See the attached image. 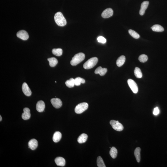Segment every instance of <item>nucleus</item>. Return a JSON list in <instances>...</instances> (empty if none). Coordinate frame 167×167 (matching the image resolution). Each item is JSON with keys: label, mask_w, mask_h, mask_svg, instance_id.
Segmentation results:
<instances>
[{"label": "nucleus", "mask_w": 167, "mask_h": 167, "mask_svg": "<svg viewBox=\"0 0 167 167\" xmlns=\"http://www.w3.org/2000/svg\"><path fill=\"white\" fill-rule=\"evenodd\" d=\"M54 19L55 22L59 26H64L66 25V19L61 12H57L55 14Z\"/></svg>", "instance_id": "1"}, {"label": "nucleus", "mask_w": 167, "mask_h": 167, "mask_svg": "<svg viewBox=\"0 0 167 167\" xmlns=\"http://www.w3.org/2000/svg\"><path fill=\"white\" fill-rule=\"evenodd\" d=\"M85 57V55L83 53L76 54L71 61V64L72 66H76L83 61L84 60Z\"/></svg>", "instance_id": "2"}, {"label": "nucleus", "mask_w": 167, "mask_h": 167, "mask_svg": "<svg viewBox=\"0 0 167 167\" xmlns=\"http://www.w3.org/2000/svg\"><path fill=\"white\" fill-rule=\"evenodd\" d=\"M98 61V59L96 57L92 58L85 63L83 65V67L86 69H92L95 66Z\"/></svg>", "instance_id": "3"}, {"label": "nucleus", "mask_w": 167, "mask_h": 167, "mask_svg": "<svg viewBox=\"0 0 167 167\" xmlns=\"http://www.w3.org/2000/svg\"><path fill=\"white\" fill-rule=\"evenodd\" d=\"M88 104L87 103L83 102L78 104L75 109L76 113L78 114L82 113L88 108Z\"/></svg>", "instance_id": "4"}, {"label": "nucleus", "mask_w": 167, "mask_h": 167, "mask_svg": "<svg viewBox=\"0 0 167 167\" xmlns=\"http://www.w3.org/2000/svg\"><path fill=\"white\" fill-rule=\"evenodd\" d=\"M110 124L114 130L118 131H121L124 129V127L118 121L111 120Z\"/></svg>", "instance_id": "5"}, {"label": "nucleus", "mask_w": 167, "mask_h": 167, "mask_svg": "<svg viewBox=\"0 0 167 167\" xmlns=\"http://www.w3.org/2000/svg\"><path fill=\"white\" fill-rule=\"evenodd\" d=\"M128 83L133 93H137L138 92V87L135 82L133 80L129 79L128 80Z\"/></svg>", "instance_id": "6"}, {"label": "nucleus", "mask_w": 167, "mask_h": 167, "mask_svg": "<svg viewBox=\"0 0 167 167\" xmlns=\"http://www.w3.org/2000/svg\"><path fill=\"white\" fill-rule=\"evenodd\" d=\"M51 101L53 106L56 108H60L62 106V101L60 99L57 98H52Z\"/></svg>", "instance_id": "7"}, {"label": "nucleus", "mask_w": 167, "mask_h": 167, "mask_svg": "<svg viewBox=\"0 0 167 167\" xmlns=\"http://www.w3.org/2000/svg\"><path fill=\"white\" fill-rule=\"evenodd\" d=\"M18 38L24 40H26L29 38V35L26 31L24 30L19 31L16 34Z\"/></svg>", "instance_id": "8"}, {"label": "nucleus", "mask_w": 167, "mask_h": 167, "mask_svg": "<svg viewBox=\"0 0 167 167\" xmlns=\"http://www.w3.org/2000/svg\"><path fill=\"white\" fill-rule=\"evenodd\" d=\"M22 89L23 92L26 96H30L31 95V91L26 83H23L22 87Z\"/></svg>", "instance_id": "9"}, {"label": "nucleus", "mask_w": 167, "mask_h": 167, "mask_svg": "<svg viewBox=\"0 0 167 167\" xmlns=\"http://www.w3.org/2000/svg\"><path fill=\"white\" fill-rule=\"evenodd\" d=\"M113 11L111 8H107L104 10L101 14V16L104 18H107L112 16Z\"/></svg>", "instance_id": "10"}, {"label": "nucleus", "mask_w": 167, "mask_h": 167, "mask_svg": "<svg viewBox=\"0 0 167 167\" xmlns=\"http://www.w3.org/2000/svg\"><path fill=\"white\" fill-rule=\"evenodd\" d=\"M149 3V2L148 1H144L142 3L139 12L140 15L141 16H143L144 14L145 11L148 7Z\"/></svg>", "instance_id": "11"}, {"label": "nucleus", "mask_w": 167, "mask_h": 167, "mask_svg": "<svg viewBox=\"0 0 167 167\" xmlns=\"http://www.w3.org/2000/svg\"><path fill=\"white\" fill-rule=\"evenodd\" d=\"M45 107V103L43 101H39L37 102L36 108L38 112H42L44 111Z\"/></svg>", "instance_id": "12"}, {"label": "nucleus", "mask_w": 167, "mask_h": 167, "mask_svg": "<svg viewBox=\"0 0 167 167\" xmlns=\"http://www.w3.org/2000/svg\"><path fill=\"white\" fill-rule=\"evenodd\" d=\"M24 113L22 115V118L24 120H28L31 117L30 110L28 108H25L23 109Z\"/></svg>", "instance_id": "13"}, {"label": "nucleus", "mask_w": 167, "mask_h": 167, "mask_svg": "<svg viewBox=\"0 0 167 167\" xmlns=\"http://www.w3.org/2000/svg\"><path fill=\"white\" fill-rule=\"evenodd\" d=\"M29 148L32 150H35L38 146V142L36 140L33 139L28 142Z\"/></svg>", "instance_id": "14"}, {"label": "nucleus", "mask_w": 167, "mask_h": 167, "mask_svg": "<svg viewBox=\"0 0 167 167\" xmlns=\"http://www.w3.org/2000/svg\"><path fill=\"white\" fill-rule=\"evenodd\" d=\"M55 162L58 166L64 167L66 164L65 159L62 157H58L55 159Z\"/></svg>", "instance_id": "15"}, {"label": "nucleus", "mask_w": 167, "mask_h": 167, "mask_svg": "<svg viewBox=\"0 0 167 167\" xmlns=\"http://www.w3.org/2000/svg\"><path fill=\"white\" fill-rule=\"evenodd\" d=\"M107 71V69L106 68H102L100 66L96 69L94 73L96 74H98L100 76H103L106 74Z\"/></svg>", "instance_id": "16"}, {"label": "nucleus", "mask_w": 167, "mask_h": 167, "mask_svg": "<svg viewBox=\"0 0 167 167\" xmlns=\"http://www.w3.org/2000/svg\"><path fill=\"white\" fill-rule=\"evenodd\" d=\"M62 137V134L60 132L57 131L54 134L53 137V140L54 142L57 143L61 140Z\"/></svg>", "instance_id": "17"}, {"label": "nucleus", "mask_w": 167, "mask_h": 167, "mask_svg": "<svg viewBox=\"0 0 167 167\" xmlns=\"http://www.w3.org/2000/svg\"><path fill=\"white\" fill-rule=\"evenodd\" d=\"M88 138V136L86 134L83 133L79 136L78 138V142L80 144L84 143L86 142Z\"/></svg>", "instance_id": "18"}, {"label": "nucleus", "mask_w": 167, "mask_h": 167, "mask_svg": "<svg viewBox=\"0 0 167 167\" xmlns=\"http://www.w3.org/2000/svg\"><path fill=\"white\" fill-rule=\"evenodd\" d=\"M141 149L137 147L136 149L134 151V155L137 162L139 163L141 161Z\"/></svg>", "instance_id": "19"}, {"label": "nucleus", "mask_w": 167, "mask_h": 167, "mask_svg": "<svg viewBox=\"0 0 167 167\" xmlns=\"http://www.w3.org/2000/svg\"><path fill=\"white\" fill-rule=\"evenodd\" d=\"M125 57L124 56H122L119 57L116 61V64L117 66L121 67L124 65L125 61Z\"/></svg>", "instance_id": "20"}, {"label": "nucleus", "mask_w": 167, "mask_h": 167, "mask_svg": "<svg viewBox=\"0 0 167 167\" xmlns=\"http://www.w3.org/2000/svg\"><path fill=\"white\" fill-rule=\"evenodd\" d=\"M153 31L157 32H162L164 31V29L162 26L159 25H155L151 27Z\"/></svg>", "instance_id": "21"}, {"label": "nucleus", "mask_w": 167, "mask_h": 167, "mask_svg": "<svg viewBox=\"0 0 167 167\" xmlns=\"http://www.w3.org/2000/svg\"><path fill=\"white\" fill-rule=\"evenodd\" d=\"M47 60L49 62L50 66L51 67H55L58 63V61L57 59L54 57L48 58Z\"/></svg>", "instance_id": "22"}, {"label": "nucleus", "mask_w": 167, "mask_h": 167, "mask_svg": "<svg viewBox=\"0 0 167 167\" xmlns=\"http://www.w3.org/2000/svg\"><path fill=\"white\" fill-rule=\"evenodd\" d=\"M117 153V150L115 147H113L111 148L110 152V156L113 159L116 158Z\"/></svg>", "instance_id": "23"}, {"label": "nucleus", "mask_w": 167, "mask_h": 167, "mask_svg": "<svg viewBox=\"0 0 167 167\" xmlns=\"http://www.w3.org/2000/svg\"><path fill=\"white\" fill-rule=\"evenodd\" d=\"M65 84L69 88H71L74 87L75 85L74 79L73 78H70L69 80L65 82Z\"/></svg>", "instance_id": "24"}, {"label": "nucleus", "mask_w": 167, "mask_h": 167, "mask_svg": "<svg viewBox=\"0 0 167 167\" xmlns=\"http://www.w3.org/2000/svg\"><path fill=\"white\" fill-rule=\"evenodd\" d=\"M53 54L56 56H59L62 54L63 50L61 49H54L52 50Z\"/></svg>", "instance_id": "25"}, {"label": "nucleus", "mask_w": 167, "mask_h": 167, "mask_svg": "<svg viewBox=\"0 0 167 167\" xmlns=\"http://www.w3.org/2000/svg\"><path fill=\"white\" fill-rule=\"evenodd\" d=\"M74 82H75V85L79 86L80 85L81 83L84 84L85 83V81L83 78L80 77H78L74 79Z\"/></svg>", "instance_id": "26"}, {"label": "nucleus", "mask_w": 167, "mask_h": 167, "mask_svg": "<svg viewBox=\"0 0 167 167\" xmlns=\"http://www.w3.org/2000/svg\"><path fill=\"white\" fill-rule=\"evenodd\" d=\"M134 74L137 78H141L142 77V74L141 69L138 67H136L135 69Z\"/></svg>", "instance_id": "27"}, {"label": "nucleus", "mask_w": 167, "mask_h": 167, "mask_svg": "<svg viewBox=\"0 0 167 167\" xmlns=\"http://www.w3.org/2000/svg\"><path fill=\"white\" fill-rule=\"evenodd\" d=\"M97 165L98 167H106L103 161L102 158L100 156H99L97 158Z\"/></svg>", "instance_id": "28"}, {"label": "nucleus", "mask_w": 167, "mask_h": 167, "mask_svg": "<svg viewBox=\"0 0 167 167\" xmlns=\"http://www.w3.org/2000/svg\"><path fill=\"white\" fill-rule=\"evenodd\" d=\"M128 32L131 36L135 39H138L140 38L139 35L134 30L132 29H129L128 30Z\"/></svg>", "instance_id": "29"}, {"label": "nucleus", "mask_w": 167, "mask_h": 167, "mask_svg": "<svg viewBox=\"0 0 167 167\" xmlns=\"http://www.w3.org/2000/svg\"><path fill=\"white\" fill-rule=\"evenodd\" d=\"M138 59L140 62L145 63L148 60V57L146 55L143 54L140 56Z\"/></svg>", "instance_id": "30"}, {"label": "nucleus", "mask_w": 167, "mask_h": 167, "mask_svg": "<svg viewBox=\"0 0 167 167\" xmlns=\"http://www.w3.org/2000/svg\"><path fill=\"white\" fill-rule=\"evenodd\" d=\"M97 40L99 42L103 44L106 43V38L102 36H99L98 37V38H97Z\"/></svg>", "instance_id": "31"}, {"label": "nucleus", "mask_w": 167, "mask_h": 167, "mask_svg": "<svg viewBox=\"0 0 167 167\" xmlns=\"http://www.w3.org/2000/svg\"><path fill=\"white\" fill-rule=\"evenodd\" d=\"M159 112L160 111H159V108L157 107L154 109L153 113L154 115H157L159 114Z\"/></svg>", "instance_id": "32"}, {"label": "nucleus", "mask_w": 167, "mask_h": 167, "mask_svg": "<svg viewBox=\"0 0 167 167\" xmlns=\"http://www.w3.org/2000/svg\"><path fill=\"white\" fill-rule=\"evenodd\" d=\"M2 120V118L1 117V115H0V121H1Z\"/></svg>", "instance_id": "33"}, {"label": "nucleus", "mask_w": 167, "mask_h": 167, "mask_svg": "<svg viewBox=\"0 0 167 167\" xmlns=\"http://www.w3.org/2000/svg\"><path fill=\"white\" fill-rule=\"evenodd\" d=\"M55 83H56V82H55Z\"/></svg>", "instance_id": "34"}]
</instances>
